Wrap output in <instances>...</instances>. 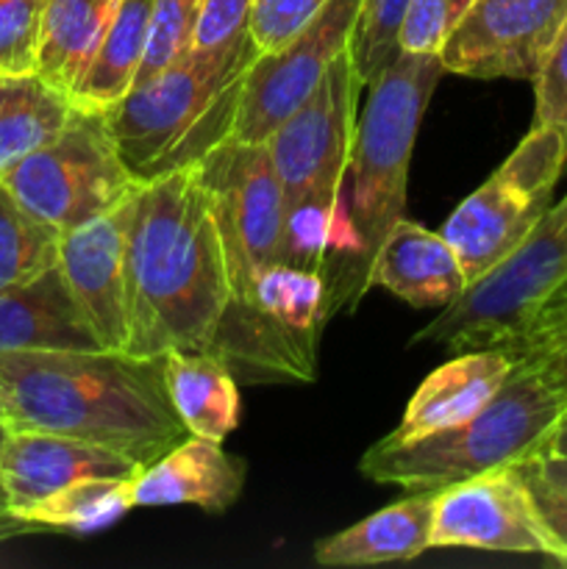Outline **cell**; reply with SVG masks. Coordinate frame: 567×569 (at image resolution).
Here are the masks:
<instances>
[{
	"label": "cell",
	"mask_w": 567,
	"mask_h": 569,
	"mask_svg": "<svg viewBox=\"0 0 567 569\" xmlns=\"http://www.w3.org/2000/svg\"><path fill=\"white\" fill-rule=\"evenodd\" d=\"M126 353H215L231 281L200 167L139 183L126 233Z\"/></svg>",
	"instance_id": "1"
},
{
	"label": "cell",
	"mask_w": 567,
	"mask_h": 569,
	"mask_svg": "<svg viewBox=\"0 0 567 569\" xmlns=\"http://www.w3.org/2000/svg\"><path fill=\"white\" fill-rule=\"evenodd\" d=\"M9 428L50 431L148 467L189 437L165 387V356L106 348L0 350Z\"/></svg>",
	"instance_id": "2"
},
{
	"label": "cell",
	"mask_w": 567,
	"mask_h": 569,
	"mask_svg": "<svg viewBox=\"0 0 567 569\" xmlns=\"http://www.w3.org/2000/svg\"><path fill=\"white\" fill-rule=\"evenodd\" d=\"M256 56L250 37L195 48L106 111L117 150L139 183L198 167L233 137L245 76Z\"/></svg>",
	"instance_id": "3"
},
{
	"label": "cell",
	"mask_w": 567,
	"mask_h": 569,
	"mask_svg": "<svg viewBox=\"0 0 567 569\" xmlns=\"http://www.w3.org/2000/svg\"><path fill=\"white\" fill-rule=\"evenodd\" d=\"M565 415L567 383L537 367L515 365L498 395L470 420L415 442L378 439L361 456L359 472L367 481L406 492L442 489L543 456Z\"/></svg>",
	"instance_id": "4"
},
{
	"label": "cell",
	"mask_w": 567,
	"mask_h": 569,
	"mask_svg": "<svg viewBox=\"0 0 567 569\" xmlns=\"http://www.w3.org/2000/svg\"><path fill=\"white\" fill-rule=\"evenodd\" d=\"M211 209L226 250L231 309L222 320L215 353L242 381H276L253 315V287L267 267L284 261V192L267 144L226 139L200 161Z\"/></svg>",
	"instance_id": "5"
},
{
	"label": "cell",
	"mask_w": 567,
	"mask_h": 569,
	"mask_svg": "<svg viewBox=\"0 0 567 569\" xmlns=\"http://www.w3.org/2000/svg\"><path fill=\"white\" fill-rule=\"evenodd\" d=\"M445 67L439 56L400 50L367 87V103L356 120L354 150L345 172L350 220L365 242V261L376 256L392 226L406 217L409 164L417 131Z\"/></svg>",
	"instance_id": "6"
},
{
	"label": "cell",
	"mask_w": 567,
	"mask_h": 569,
	"mask_svg": "<svg viewBox=\"0 0 567 569\" xmlns=\"http://www.w3.org/2000/svg\"><path fill=\"white\" fill-rule=\"evenodd\" d=\"M567 289V194L498 267L465 287L411 345H434L450 356L506 348Z\"/></svg>",
	"instance_id": "7"
},
{
	"label": "cell",
	"mask_w": 567,
	"mask_h": 569,
	"mask_svg": "<svg viewBox=\"0 0 567 569\" xmlns=\"http://www.w3.org/2000/svg\"><path fill=\"white\" fill-rule=\"evenodd\" d=\"M565 167V133L550 126H531L509 159L456 206L439 233L456 250L467 287L520 248L550 209Z\"/></svg>",
	"instance_id": "8"
},
{
	"label": "cell",
	"mask_w": 567,
	"mask_h": 569,
	"mask_svg": "<svg viewBox=\"0 0 567 569\" xmlns=\"http://www.w3.org/2000/svg\"><path fill=\"white\" fill-rule=\"evenodd\" d=\"M0 183L61 233L117 209L139 187L103 111L87 109L72 111L59 137L26 156Z\"/></svg>",
	"instance_id": "9"
},
{
	"label": "cell",
	"mask_w": 567,
	"mask_h": 569,
	"mask_svg": "<svg viewBox=\"0 0 567 569\" xmlns=\"http://www.w3.org/2000/svg\"><path fill=\"white\" fill-rule=\"evenodd\" d=\"M361 87L348 48L309 100L270 133L265 144L281 183L284 209H334L342 200Z\"/></svg>",
	"instance_id": "10"
},
{
	"label": "cell",
	"mask_w": 567,
	"mask_h": 569,
	"mask_svg": "<svg viewBox=\"0 0 567 569\" xmlns=\"http://www.w3.org/2000/svg\"><path fill=\"white\" fill-rule=\"evenodd\" d=\"M361 0H328L289 42L259 53L245 76L233 139L265 144L270 133L320 87L328 67L350 48Z\"/></svg>",
	"instance_id": "11"
},
{
	"label": "cell",
	"mask_w": 567,
	"mask_h": 569,
	"mask_svg": "<svg viewBox=\"0 0 567 569\" xmlns=\"http://www.w3.org/2000/svg\"><path fill=\"white\" fill-rule=\"evenodd\" d=\"M431 548L545 556L561 550L539 515L523 467H498L434 492Z\"/></svg>",
	"instance_id": "12"
},
{
	"label": "cell",
	"mask_w": 567,
	"mask_h": 569,
	"mask_svg": "<svg viewBox=\"0 0 567 569\" xmlns=\"http://www.w3.org/2000/svg\"><path fill=\"white\" fill-rule=\"evenodd\" d=\"M567 17V0H472L445 42V72L478 81H534Z\"/></svg>",
	"instance_id": "13"
},
{
	"label": "cell",
	"mask_w": 567,
	"mask_h": 569,
	"mask_svg": "<svg viewBox=\"0 0 567 569\" xmlns=\"http://www.w3.org/2000/svg\"><path fill=\"white\" fill-rule=\"evenodd\" d=\"M131 206L133 194L117 209L61 233L59 270L78 311L106 350H126L128 345L126 233Z\"/></svg>",
	"instance_id": "14"
},
{
	"label": "cell",
	"mask_w": 567,
	"mask_h": 569,
	"mask_svg": "<svg viewBox=\"0 0 567 569\" xmlns=\"http://www.w3.org/2000/svg\"><path fill=\"white\" fill-rule=\"evenodd\" d=\"M139 472L142 465L128 456L50 431L9 428L0 450V487L11 515L31 509L33 503L81 478H117Z\"/></svg>",
	"instance_id": "15"
},
{
	"label": "cell",
	"mask_w": 567,
	"mask_h": 569,
	"mask_svg": "<svg viewBox=\"0 0 567 569\" xmlns=\"http://www.w3.org/2000/svg\"><path fill=\"white\" fill-rule=\"evenodd\" d=\"M245 489V465L222 442L192 437L167 450L133 478V509L198 506L222 515Z\"/></svg>",
	"instance_id": "16"
},
{
	"label": "cell",
	"mask_w": 567,
	"mask_h": 569,
	"mask_svg": "<svg viewBox=\"0 0 567 569\" xmlns=\"http://www.w3.org/2000/svg\"><path fill=\"white\" fill-rule=\"evenodd\" d=\"M511 356L500 348L456 353L431 372L411 395L404 420L384 442L404 445L470 420L498 395L511 376Z\"/></svg>",
	"instance_id": "17"
},
{
	"label": "cell",
	"mask_w": 567,
	"mask_h": 569,
	"mask_svg": "<svg viewBox=\"0 0 567 569\" xmlns=\"http://www.w3.org/2000/svg\"><path fill=\"white\" fill-rule=\"evenodd\" d=\"M367 287L387 289L411 309H445L465 292L467 278L442 233L404 217L378 244Z\"/></svg>",
	"instance_id": "18"
},
{
	"label": "cell",
	"mask_w": 567,
	"mask_h": 569,
	"mask_svg": "<svg viewBox=\"0 0 567 569\" xmlns=\"http://www.w3.org/2000/svg\"><path fill=\"white\" fill-rule=\"evenodd\" d=\"M434 492L437 489L411 492V498L320 539L315 545V561L320 567H372L417 559L431 550Z\"/></svg>",
	"instance_id": "19"
},
{
	"label": "cell",
	"mask_w": 567,
	"mask_h": 569,
	"mask_svg": "<svg viewBox=\"0 0 567 569\" xmlns=\"http://www.w3.org/2000/svg\"><path fill=\"white\" fill-rule=\"evenodd\" d=\"M33 348H100L59 267L26 287L0 289V350Z\"/></svg>",
	"instance_id": "20"
},
{
	"label": "cell",
	"mask_w": 567,
	"mask_h": 569,
	"mask_svg": "<svg viewBox=\"0 0 567 569\" xmlns=\"http://www.w3.org/2000/svg\"><path fill=\"white\" fill-rule=\"evenodd\" d=\"M165 387L172 411L192 437L226 442L239 426L242 398L237 376L222 356L209 350H170L165 353Z\"/></svg>",
	"instance_id": "21"
},
{
	"label": "cell",
	"mask_w": 567,
	"mask_h": 569,
	"mask_svg": "<svg viewBox=\"0 0 567 569\" xmlns=\"http://www.w3.org/2000/svg\"><path fill=\"white\" fill-rule=\"evenodd\" d=\"M122 0H44L37 76L70 94Z\"/></svg>",
	"instance_id": "22"
},
{
	"label": "cell",
	"mask_w": 567,
	"mask_h": 569,
	"mask_svg": "<svg viewBox=\"0 0 567 569\" xmlns=\"http://www.w3.org/2000/svg\"><path fill=\"white\" fill-rule=\"evenodd\" d=\"M150 0H122L87 70L70 89L76 109L109 111L133 89L145 59Z\"/></svg>",
	"instance_id": "23"
},
{
	"label": "cell",
	"mask_w": 567,
	"mask_h": 569,
	"mask_svg": "<svg viewBox=\"0 0 567 569\" xmlns=\"http://www.w3.org/2000/svg\"><path fill=\"white\" fill-rule=\"evenodd\" d=\"M72 111L70 94L39 76L0 78V181L59 137Z\"/></svg>",
	"instance_id": "24"
},
{
	"label": "cell",
	"mask_w": 567,
	"mask_h": 569,
	"mask_svg": "<svg viewBox=\"0 0 567 569\" xmlns=\"http://www.w3.org/2000/svg\"><path fill=\"white\" fill-rule=\"evenodd\" d=\"M133 478L137 476L81 478L17 517H22L33 531L78 533V537L106 531L133 509Z\"/></svg>",
	"instance_id": "25"
},
{
	"label": "cell",
	"mask_w": 567,
	"mask_h": 569,
	"mask_svg": "<svg viewBox=\"0 0 567 569\" xmlns=\"http://www.w3.org/2000/svg\"><path fill=\"white\" fill-rule=\"evenodd\" d=\"M61 231L0 183V289L26 287L59 267Z\"/></svg>",
	"instance_id": "26"
},
{
	"label": "cell",
	"mask_w": 567,
	"mask_h": 569,
	"mask_svg": "<svg viewBox=\"0 0 567 569\" xmlns=\"http://www.w3.org/2000/svg\"><path fill=\"white\" fill-rule=\"evenodd\" d=\"M200 3L203 0H150L145 59L133 87L148 83L150 78L170 70L172 64L192 53Z\"/></svg>",
	"instance_id": "27"
},
{
	"label": "cell",
	"mask_w": 567,
	"mask_h": 569,
	"mask_svg": "<svg viewBox=\"0 0 567 569\" xmlns=\"http://www.w3.org/2000/svg\"><path fill=\"white\" fill-rule=\"evenodd\" d=\"M409 0H361L359 22L350 39V59L361 83H370L398 50V28Z\"/></svg>",
	"instance_id": "28"
},
{
	"label": "cell",
	"mask_w": 567,
	"mask_h": 569,
	"mask_svg": "<svg viewBox=\"0 0 567 569\" xmlns=\"http://www.w3.org/2000/svg\"><path fill=\"white\" fill-rule=\"evenodd\" d=\"M44 0H0V78L37 76Z\"/></svg>",
	"instance_id": "29"
},
{
	"label": "cell",
	"mask_w": 567,
	"mask_h": 569,
	"mask_svg": "<svg viewBox=\"0 0 567 569\" xmlns=\"http://www.w3.org/2000/svg\"><path fill=\"white\" fill-rule=\"evenodd\" d=\"M500 350H506L515 365L537 367L556 381L567 383V295L554 300L523 337Z\"/></svg>",
	"instance_id": "30"
},
{
	"label": "cell",
	"mask_w": 567,
	"mask_h": 569,
	"mask_svg": "<svg viewBox=\"0 0 567 569\" xmlns=\"http://www.w3.org/2000/svg\"><path fill=\"white\" fill-rule=\"evenodd\" d=\"M470 6L472 0H409L398 28V50L439 56Z\"/></svg>",
	"instance_id": "31"
},
{
	"label": "cell",
	"mask_w": 567,
	"mask_h": 569,
	"mask_svg": "<svg viewBox=\"0 0 567 569\" xmlns=\"http://www.w3.org/2000/svg\"><path fill=\"white\" fill-rule=\"evenodd\" d=\"M328 0H253L250 39L259 53L278 50L295 37Z\"/></svg>",
	"instance_id": "32"
},
{
	"label": "cell",
	"mask_w": 567,
	"mask_h": 569,
	"mask_svg": "<svg viewBox=\"0 0 567 569\" xmlns=\"http://www.w3.org/2000/svg\"><path fill=\"white\" fill-rule=\"evenodd\" d=\"M534 126H550L567 139V17L561 31L534 78Z\"/></svg>",
	"instance_id": "33"
},
{
	"label": "cell",
	"mask_w": 567,
	"mask_h": 569,
	"mask_svg": "<svg viewBox=\"0 0 567 569\" xmlns=\"http://www.w3.org/2000/svg\"><path fill=\"white\" fill-rule=\"evenodd\" d=\"M253 0H203L200 3L195 48H220L250 37Z\"/></svg>",
	"instance_id": "34"
},
{
	"label": "cell",
	"mask_w": 567,
	"mask_h": 569,
	"mask_svg": "<svg viewBox=\"0 0 567 569\" xmlns=\"http://www.w3.org/2000/svg\"><path fill=\"white\" fill-rule=\"evenodd\" d=\"M523 467V476H526L528 489L534 495V503H537L539 515H543L545 526L550 528L554 539L559 542L561 550V559L559 565L567 567V489L554 487L550 481H545L531 465H520Z\"/></svg>",
	"instance_id": "35"
},
{
	"label": "cell",
	"mask_w": 567,
	"mask_h": 569,
	"mask_svg": "<svg viewBox=\"0 0 567 569\" xmlns=\"http://www.w3.org/2000/svg\"><path fill=\"white\" fill-rule=\"evenodd\" d=\"M528 465H531L545 481H550L554 487L567 489V456H537V459H531Z\"/></svg>",
	"instance_id": "36"
},
{
	"label": "cell",
	"mask_w": 567,
	"mask_h": 569,
	"mask_svg": "<svg viewBox=\"0 0 567 569\" xmlns=\"http://www.w3.org/2000/svg\"><path fill=\"white\" fill-rule=\"evenodd\" d=\"M26 533H37V531H33L22 517L11 515L9 503H6V492L3 487H0V545L9 542V539L26 537Z\"/></svg>",
	"instance_id": "37"
},
{
	"label": "cell",
	"mask_w": 567,
	"mask_h": 569,
	"mask_svg": "<svg viewBox=\"0 0 567 569\" xmlns=\"http://www.w3.org/2000/svg\"><path fill=\"white\" fill-rule=\"evenodd\" d=\"M543 456H567V415L561 417V422L556 426V431L550 433L548 448Z\"/></svg>",
	"instance_id": "38"
},
{
	"label": "cell",
	"mask_w": 567,
	"mask_h": 569,
	"mask_svg": "<svg viewBox=\"0 0 567 569\" xmlns=\"http://www.w3.org/2000/svg\"><path fill=\"white\" fill-rule=\"evenodd\" d=\"M6 437H9V422H3V420H0V450H3V442H6Z\"/></svg>",
	"instance_id": "39"
},
{
	"label": "cell",
	"mask_w": 567,
	"mask_h": 569,
	"mask_svg": "<svg viewBox=\"0 0 567 569\" xmlns=\"http://www.w3.org/2000/svg\"><path fill=\"white\" fill-rule=\"evenodd\" d=\"M0 420L6 422V406H3V398H0Z\"/></svg>",
	"instance_id": "40"
},
{
	"label": "cell",
	"mask_w": 567,
	"mask_h": 569,
	"mask_svg": "<svg viewBox=\"0 0 567 569\" xmlns=\"http://www.w3.org/2000/svg\"><path fill=\"white\" fill-rule=\"evenodd\" d=\"M565 295H567V289H565V292H561V295H559V298H565ZM559 298H556V300H559ZM548 306H550V303H548ZM548 306H545V309H548Z\"/></svg>",
	"instance_id": "41"
}]
</instances>
